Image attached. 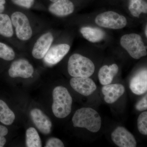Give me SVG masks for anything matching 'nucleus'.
Segmentation results:
<instances>
[{"mask_svg":"<svg viewBox=\"0 0 147 147\" xmlns=\"http://www.w3.org/2000/svg\"><path fill=\"white\" fill-rule=\"evenodd\" d=\"M74 9V5L70 0H58L49 6V10L56 16H64L73 13Z\"/></svg>","mask_w":147,"mask_h":147,"instance_id":"15","label":"nucleus"},{"mask_svg":"<svg viewBox=\"0 0 147 147\" xmlns=\"http://www.w3.org/2000/svg\"><path fill=\"white\" fill-rule=\"evenodd\" d=\"M67 69L69 75L73 77H89L94 72L95 66L88 58L74 54L69 58Z\"/></svg>","mask_w":147,"mask_h":147,"instance_id":"3","label":"nucleus"},{"mask_svg":"<svg viewBox=\"0 0 147 147\" xmlns=\"http://www.w3.org/2000/svg\"><path fill=\"white\" fill-rule=\"evenodd\" d=\"M53 34L50 32L46 33L40 37L35 43L32 55L37 59L44 58L50 49L53 41Z\"/></svg>","mask_w":147,"mask_h":147,"instance_id":"12","label":"nucleus"},{"mask_svg":"<svg viewBox=\"0 0 147 147\" xmlns=\"http://www.w3.org/2000/svg\"><path fill=\"white\" fill-rule=\"evenodd\" d=\"M83 36L91 42H99L105 37V33L101 29L90 27H83L80 30Z\"/></svg>","mask_w":147,"mask_h":147,"instance_id":"17","label":"nucleus"},{"mask_svg":"<svg viewBox=\"0 0 147 147\" xmlns=\"http://www.w3.org/2000/svg\"><path fill=\"white\" fill-rule=\"evenodd\" d=\"M129 88L134 94L140 95L147 91V71L146 69L139 71L133 76L129 83Z\"/></svg>","mask_w":147,"mask_h":147,"instance_id":"14","label":"nucleus"},{"mask_svg":"<svg viewBox=\"0 0 147 147\" xmlns=\"http://www.w3.org/2000/svg\"><path fill=\"white\" fill-rule=\"evenodd\" d=\"M11 21L15 28L16 36L19 39L27 40L31 38L32 30L28 18L24 13L16 11L12 14Z\"/></svg>","mask_w":147,"mask_h":147,"instance_id":"6","label":"nucleus"},{"mask_svg":"<svg viewBox=\"0 0 147 147\" xmlns=\"http://www.w3.org/2000/svg\"><path fill=\"white\" fill-rule=\"evenodd\" d=\"M111 139L119 147H135L137 142L131 132L123 127H118L111 134Z\"/></svg>","mask_w":147,"mask_h":147,"instance_id":"7","label":"nucleus"},{"mask_svg":"<svg viewBox=\"0 0 147 147\" xmlns=\"http://www.w3.org/2000/svg\"><path fill=\"white\" fill-rule=\"evenodd\" d=\"M70 46L68 44H61L50 48L45 57L44 63L47 65L53 66L58 63L69 51Z\"/></svg>","mask_w":147,"mask_h":147,"instance_id":"10","label":"nucleus"},{"mask_svg":"<svg viewBox=\"0 0 147 147\" xmlns=\"http://www.w3.org/2000/svg\"><path fill=\"white\" fill-rule=\"evenodd\" d=\"M74 127L85 128L92 132H97L101 126L99 114L90 108H83L75 112L72 119Z\"/></svg>","mask_w":147,"mask_h":147,"instance_id":"1","label":"nucleus"},{"mask_svg":"<svg viewBox=\"0 0 147 147\" xmlns=\"http://www.w3.org/2000/svg\"><path fill=\"white\" fill-rule=\"evenodd\" d=\"M147 26H146V30H145V34H146V36H147Z\"/></svg>","mask_w":147,"mask_h":147,"instance_id":"29","label":"nucleus"},{"mask_svg":"<svg viewBox=\"0 0 147 147\" xmlns=\"http://www.w3.org/2000/svg\"><path fill=\"white\" fill-rule=\"evenodd\" d=\"M5 3V0H0V13H2L4 10Z\"/></svg>","mask_w":147,"mask_h":147,"instance_id":"28","label":"nucleus"},{"mask_svg":"<svg viewBox=\"0 0 147 147\" xmlns=\"http://www.w3.org/2000/svg\"><path fill=\"white\" fill-rule=\"evenodd\" d=\"M26 145L28 147H42V142L39 134L34 127H30L26 130Z\"/></svg>","mask_w":147,"mask_h":147,"instance_id":"21","label":"nucleus"},{"mask_svg":"<svg viewBox=\"0 0 147 147\" xmlns=\"http://www.w3.org/2000/svg\"><path fill=\"white\" fill-rule=\"evenodd\" d=\"M52 110L55 117L59 119L66 117L71 113L72 98L65 87L59 86L53 90Z\"/></svg>","mask_w":147,"mask_h":147,"instance_id":"2","label":"nucleus"},{"mask_svg":"<svg viewBox=\"0 0 147 147\" xmlns=\"http://www.w3.org/2000/svg\"><path fill=\"white\" fill-rule=\"evenodd\" d=\"M33 67L26 60L20 59L13 61L9 69V75L11 78H29L33 74Z\"/></svg>","mask_w":147,"mask_h":147,"instance_id":"8","label":"nucleus"},{"mask_svg":"<svg viewBox=\"0 0 147 147\" xmlns=\"http://www.w3.org/2000/svg\"><path fill=\"white\" fill-rule=\"evenodd\" d=\"M119 69L118 66L116 64L102 67L98 73V78L100 84L103 86L111 84L114 77L118 72Z\"/></svg>","mask_w":147,"mask_h":147,"instance_id":"16","label":"nucleus"},{"mask_svg":"<svg viewBox=\"0 0 147 147\" xmlns=\"http://www.w3.org/2000/svg\"><path fill=\"white\" fill-rule=\"evenodd\" d=\"M13 34L12 22L7 14L0 13V34L5 37L10 38Z\"/></svg>","mask_w":147,"mask_h":147,"instance_id":"19","label":"nucleus"},{"mask_svg":"<svg viewBox=\"0 0 147 147\" xmlns=\"http://www.w3.org/2000/svg\"><path fill=\"white\" fill-rule=\"evenodd\" d=\"M14 4L19 6L29 9L32 7L34 2V0H11Z\"/></svg>","mask_w":147,"mask_h":147,"instance_id":"25","label":"nucleus"},{"mask_svg":"<svg viewBox=\"0 0 147 147\" xmlns=\"http://www.w3.org/2000/svg\"><path fill=\"white\" fill-rule=\"evenodd\" d=\"M96 24L100 27L108 28L120 29L126 26V18L113 11H108L99 14L95 20Z\"/></svg>","mask_w":147,"mask_h":147,"instance_id":"5","label":"nucleus"},{"mask_svg":"<svg viewBox=\"0 0 147 147\" xmlns=\"http://www.w3.org/2000/svg\"><path fill=\"white\" fill-rule=\"evenodd\" d=\"M50 1H51L52 2H55L57 1L58 0H50Z\"/></svg>","mask_w":147,"mask_h":147,"instance_id":"30","label":"nucleus"},{"mask_svg":"<svg viewBox=\"0 0 147 147\" xmlns=\"http://www.w3.org/2000/svg\"><path fill=\"white\" fill-rule=\"evenodd\" d=\"M125 92V88L121 84H109L104 85L102 88L104 100L108 104L116 102L124 94Z\"/></svg>","mask_w":147,"mask_h":147,"instance_id":"13","label":"nucleus"},{"mask_svg":"<svg viewBox=\"0 0 147 147\" xmlns=\"http://www.w3.org/2000/svg\"><path fill=\"white\" fill-rule=\"evenodd\" d=\"M137 127L140 133L147 135V112L141 113L137 120Z\"/></svg>","mask_w":147,"mask_h":147,"instance_id":"23","label":"nucleus"},{"mask_svg":"<svg viewBox=\"0 0 147 147\" xmlns=\"http://www.w3.org/2000/svg\"><path fill=\"white\" fill-rule=\"evenodd\" d=\"M129 9L134 17H139L141 13H147V3L144 0H130Z\"/></svg>","mask_w":147,"mask_h":147,"instance_id":"20","label":"nucleus"},{"mask_svg":"<svg viewBox=\"0 0 147 147\" xmlns=\"http://www.w3.org/2000/svg\"><path fill=\"white\" fill-rule=\"evenodd\" d=\"M30 114L32 120L38 130L45 135L50 134L52 123L48 116L37 108L32 109Z\"/></svg>","mask_w":147,"mask_h":147,"instance_id":"11","label":"nucleus"},{"mask_svg":"<svg viewBox=\"0 0 147 147\" xmlns=\"http://www.w3.org/2000/svg\"><path fill=\"white\" fill-rule=\"evenodd\" d=\"M120 42L122 47L134 59H139L147 55L146 47L139 34L133 33L124 35L121 38Z\"/></svg>","mask_w":147,"mask_h":147,"instance_id":"4","label":"nucleus"},{"mask_svg":"<svg viewBox=\"0 0 147 147\" xmlns=\"http://www.w3.org/2000/svg\"><path fill=\"white\" fill-rule=\"evenodd\" d=\"M15 119L14 113L4 101L0 99V121L5 125L12 124Z\"/></svg>","mask_w":147,"mask_h":147,"instance_id":"18","label":"nucleus"},{"mask_svg":"<svg viewBox=\"0 0 147 147\" xmlns=\"http://www.w3.org/2000/svg\"><path fill=\"white\" fill-rule=\"evenodd\" d=\"M135 108L139 111H143L147 109V95L144 96L141 100H139L136 105Z\"/></svg>","mask_w":147,"mask_h":147,"instance_id":"27","label":"nucleus"},{"mask_svg":"<svg viewBox=\"0 0 147 147\" xmlns=\"http://www.w3.org/2000/svg\"><path fill=\"white\" fill-rule=\"evenodd\" d=\"M45 147H63V142L58 138L52 137L47 140L45 146Z\"/></svg>","mask_w":147,"mask_h":147,"instance_id":"24","label":"nucleus"},{"mask_svg":"<svg viewBox=\"0 0 147 147\" xmlns=\"http://www.w3.org/2000/svg\"><path fill=\"white\" fill-rule=\"evenodd\" d=\"M15 57V53L12 48L3 42H0V58L6 61L12 60Z\"/></svg>","mask_w":147,"mask_h":147,"instance_id":"22","label":"nucleus"},{"mask_svg":"<svg viewBox=\"0 0 147 147\" xmlns=\"http://www.w3.org/2000/svg\"><path fill=\"white\" fill-rule=\"evenodd\" d=\"M8 130L6 127L0 125V147H3L6 143L5 136L8 134Z\"/></svg>","mask_w":147,"mask_h":147,"instance_id":"26","label":"nucleus"},{"mask_svg":"<svg viewBox=\"0 0 147 147\" xmlns=\"http://www.w3.org/2000/svg\"><path fill=\"white\" fill-rule=\"evenodd\" d=\"M70 84L74 90L85 96L91 95L97 88L95 83L89 77H73Z\"/></svg>","mask_w":147,"mask_h":147,"instance_id":"9","label":"nucleus"}]
</instances>
